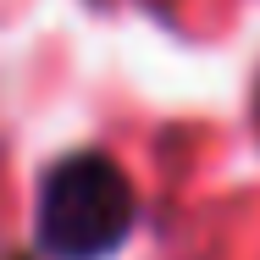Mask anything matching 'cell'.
<instances>
[{"mask_svg": "<svg viewBox=\"0 0 260 260\" xmlns=\"http://www.w3.org/2000/svg\"><path fill=\"white\" fill-rule=\"evenodd\" d=\"M133 183L100 150H67L45 166L34 200V244L50 260H105L133 233Z\"/></svg>", "mask_w": 260, "mask_h": 260, "instance_id": "obj_1", "label": "cell"}]
</instances>
